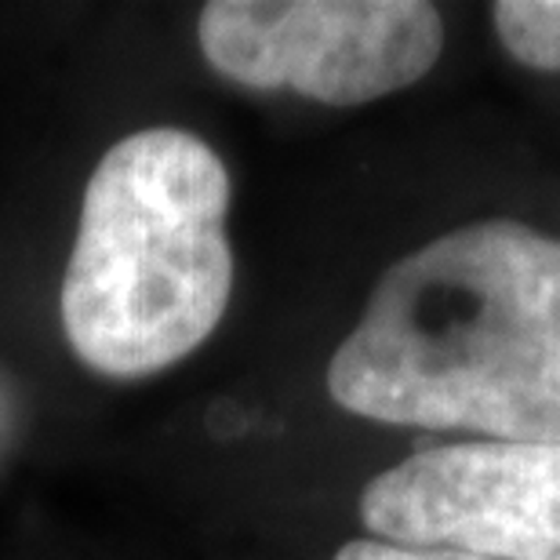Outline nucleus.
<instances>
[{"mask_svg": "<svg viewBox=\"0 0 560 560\" xmlns=\"http://www.w3.org/2000/svg\"><path fill=\"white\" fill-rule=\"evenodd\" d=\"M361 521L386 542L560 560V444L425 447L368 480Z\"/></svg>", "mask_w": 560, "mask_h": 560, "instance_id": "20e7f679", "label": "nucleus"}, {"mask_svg": "<svg viewBox=\"0 0 560 560\" xmlns=\"http://www.w3.org/2000/svg\"><path fill=\"white\" fill-rule=\"evenodd\" d=\"M350 416L560 444V241L469 222L378 277L328 364Z\"/></svg>", "mask_w": 560, "mask_h": 560, "instance_id": "f257e3e1", "label": "nucleus"}, {"mask_svg": "<svg viewBox=\"0 0 560 560\" xmlns=\"http://www.w3.org/2000/svg\"><path fill=\"white\" fill-rule=\"evenodd\" d=\"M335 560H488V557L452 550V546H405V542H386V539H353L335 553Z\"/></svg>", "mask_w": 560, "mask_h": 560, "instance_id": "423d86ee", "label": "nucleus"}, {"mask_svg": "<svg viewBox=\"0 0 560 560\" xmlns=\"http://www.w3.org/2000/svg\"><path fill=\"white\" fill-rule=\"evenodd\" d=\"M230 172L186 128L109 145L84 186L59 317L98 375L145 378L200 350L233 295Z\"/></svg>", "mask_w": 560, "mask_h": 560, "instance_id": "f03ea898", "label": "nucleus"}, {"mask_svg": "<svg viewBox=\"0 0 560 560\" xmlns=\"http://www.w3.org/2000/svg\"><path fill=\"white\" fill-rule=\"evenodd\" d=\"M197 37L233 84L361 106L433 70L444 19L425 0H211Z\"/></svg>", "mask_w": 560, "mask_h": 560, "instance_id": "7ed1b4c3", "label": "nucleus"}, {"mask_svg": "<svg viewBox=\"0 0 560 560\" xmlns=\"http://www.w3.org/2000/svg\"><path fill=\"white\" fill-rule=\"evenodd\" d=\"M491 22L521 66L560 73V0H502L491 8Z\"/></svg>", "mask_w": 560, "mask_h": 560, "instance_id": "39448f33", "label": "nucleus"}]
</instances>
